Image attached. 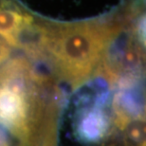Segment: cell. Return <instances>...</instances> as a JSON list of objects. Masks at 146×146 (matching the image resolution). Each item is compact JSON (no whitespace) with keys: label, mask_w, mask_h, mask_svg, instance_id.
I'll return each mask as SVG.
<instances>
[{"label":"cell","mask_w":146,"mask_h":146,"mask_svg":"<svg viewBox=\"0 0 146 146\" xmlns=\"http://www.w3.org/2000/svg\"><path fill=\"white\" fill-rule=\"evenodd\" d=\"M56 121L55 109H53L48 113L46 118L40 146H56Z\"/></svg>","instance_id":"5"},{"label":"cell","mask_w":146,"mask_h":146,"mask_svg":"<svg viewBox=\"0 0 146 146\" xmlns=\"http://www.w3.org/2000/svg\"><path fill=\"white\" fill-rule=\"evenodd\" d=\"M106 96L98 97L91 104L82 106L75 117L74 134L84 143H98L110 134L112 119L106 111Z\"/></svg>","instance_id":"2"},{"label":"cell","mask_w":146,"mask_h":146,"mask_svg":"<svg viewBox=\"0 0 146 146\" xmlns=\"http://www.w3.org/2000/svg\"><path fill=\"white\" fill-rule=\"evenodd\" d=\"M28 11L13 0H0V38L10 46H21L23 38L35 27Z\"/></svg>","instance_id":"3"},{"label":"cell","mask_w":146,"mask_h":146,"mask_svg":"<svg viewBox=\"0 0 146 146\" xmlns=\"http://www.w3.org/2000/svg\"><path fill=\"white\" fill-rule=\"evenodd\" d=\"M118 31L97 21L43 24L41 48L55 73L76 88L97 68Z\"/></svg>","instance_id":"1"},{"label":"cell","mask_w":146,"mask_h":146,"mask_svg":"<svg viewBox=\"0 0 146 146\" xmlns=\"http://www.w3.org/2000/svg\"><path fill=\"white\" fill-rule=\"evenodd\" d=\"M144 118L136 119L128 122L122 131H125L124 146H144Z\"/></svg>","instance_id":"4"}]
</instances>
